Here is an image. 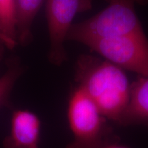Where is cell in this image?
I'll use <instances>...</instances> for the list:
<instances>
[{"label":"cell","instance_id":"2","mask_svg":"<svg viewBox=\"0 0 148 148\" xmlns=\"http://www.w3.org/2000/svg\"><path fill=\"white\" fill-rule=\"evenodd\" d=\"M67 118L73 140L66 148H105L115 144L116 136L108 119L79 86L69 97Z\"/></svg>","mask_w":148,"mask_h":148},{"label":"cell","instance_id":"7","mask_svg":"<svg viewBox=\"0 0 148 148\" xmlns=\"http://www.w3.org/2000/svg\"><path fill=\"white\" fill-rule=\"evenodd\" d=\"M143 125L148 127V77H140L130 87V100L121 125Z\"/></svg>","mask_w":148,"mask_h":148},{"label":"cell","instance_id":"1","mask_svg":"<svg viewBox=\"0 0 148 148\" xmlns=\"http://www.w3.org/2000/svg\"><path fill=\"white\" fill-rule=\"evenodd\" d=\"M79 86L91 98L103 115L121 125L130 100V87L123 70L107 60L82 56L75 68Z\"/></svg>","mask_w":148,"mask_h":148},{"label":"cell","instance_id":"8","mask_svg":"<svg viewBox=\"0 0 148 148\" xmlns=\"http://www.w3.org/2000/svg\"><path fill=\"white\" fill-rule=\"evenodd\" d=\"M43 0H16L18 43L26 45L32 38L34 18Z\"/></svg>","mask_w":148,"mask_h":148},{"label":"cell","instance_id":"5","mask_svg":"<svg viewBox=\"0 0 148 148\" xmlns=\"http://www.w3.org/2000/svg\"><path fill=\"white\" fill-rule=\"evenodd\" d=\"M92 0H47L45 5L49 39V60L55 65L65 62L64 43L77 14L89 10Z\"/></svg>","mask_w":148,"mask_h":148},{"label":"cell","instance_id":"9","mask_svg":"<svg viewBox=\"0 0 148 148\" xmlns=\"http://www.w3.org/2000/svg\"><path fill=\"white\" fill-rule=\"evenodd\" d=\"M0 42L9 49L18 44L16 0H0Z\"/></svg>","mask_w":148,"mask_h":148},{"label":"cell","instance_id":"3","mask_svg":"<svg viewBox=\"0 0 148 148\" xmlns=\"http://www.w3.org/2000/svg\"><path fill=\"white\" fill-rule=\"evenodd\" d=\"M108 5L90 18L73 24L66 40L82 42L89 38H107L144 32L135 5H143L148 0H105Z\"/></svg>","mask_w":148,"mask_h":148},{"label":"cell","instance_id":"11","mask_svg":"<svg viewBox=\"0 0 148 148\" xmlns=\"http://www.w3.org/2000/svg\"><path fill=\"white\" fill-rule=\"evenodd\" d=\"M105 148H127V147H123V146H121V145H117L116 144H112V145L107 146V147H106Z\"/></svg>","mask_w":148,"mask_h":148},{"label":"cell","instance_id":"6","mask_svg":"<svg viewBox=\"0 0 148 148\" xmlns=\"http://www.w3.org/2000/svg\"><path fill=\"white\" fill-rule=\"evenodd\" d=\"M41 123L38 116L28 110H14L10 133L3 141L4 148H39Z\"/></svg>","mask_w":148,"mask_h":148},{"label":"cell","instance_id":"10","mask_svg":"<svg viewBox=\"0 0 148 148\" xmlns=\"http://www.w3.org/2000/svg\"><path fill=\"white\" fill-rule=\"evenodd\" d=\"M19 75V69L12 67L0 77V107L8 101L10 92Z\"/></svg>","mask_w":148,"mask_h":148},{"label":"cell","instance_id":"4","mask_svg":"<svg viewBox=\"0 0 148 148\" xmlns=\"http://www.w3.org/2000/svg\"><path fill=\"white\" fill-rule=\"evenodd\" d=\"M81 43L119 67L148 77V39L144 32L89 38Z\"/></svg>","mask_w":148,"mask_h":148}]
</instances>
